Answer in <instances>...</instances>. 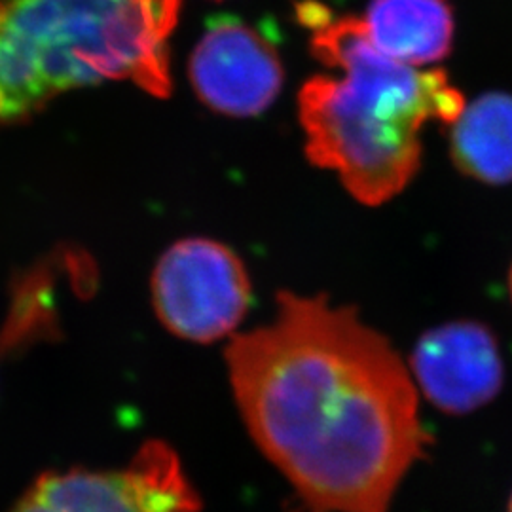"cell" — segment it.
<instances>
[{
    "mask_svg": "<svg viewBox=\"0 0 512 512\" xmlns=\"http://www.w3.org/2000/svg\"><path fill=\"white\" fill-rule=\"evenodd\" d=\"M450 128V156L463 175L486 184L512 183V95L484 93Z\"/></svg>",
    "mask_w": 512,
    "mask_h": 512,
    "instance_id": "9",
    "label": "cell"
},
{
    "mask_svg": "<svg viewBox=\"0 0 512 512\" xmlns=\"http://www.w3.org/2000/svg\"><path fill=\"white\" fill-rule=\"evenodd\" d=\"M509 512H512V497H511V503H509Z\"/></svg>",
    "mask_w": 512,
    "mask_h": 512,
    "instance_id": "11",
    "label": "cell"
},
{
    "mask_svg": "<svg viewBox=\"0 0 512 512\" xmlns=\"http://www.w3.org/2000/svg\"><path fill=\"white\" fill-rule=\"evenodd\" d=\"M408 368L423 397L454 416L494 401L505 378L494 332L476 321H452L427 330Z\"/></svg>",
    "mask_w": 512,
    "mask_h": 512,
    "instance_id": "7",
    "label": "cell"
},
{
    "mask_svg": "<svg viewBox=\"0 0 512 512\" xmlns=\"http://www.w3.org/2000/svg\"><path fill=\"white\" fill-rule=\"evenodd\" d=\"M202 499L179 456L147 442L126 469L42 476L14 512H200Z\"/></svg>",
    "mask_w": 512,
    "mask_h": 512,
    "instance_id": "5",
    "label": "cell"
},
{
    "mask_svg": "<svg viewBox=\"0 0 512 512\" xmlns=\"http://www.w3.org/2000/svg\"><path fill=\"white\" fill-rule=\"evenodd\" d=\"M188 78L205 107L230 118H253L272 107L285 69L274 44L255 27L222 18L196 44Z\"/></svg>",
    "mask_w": 512,
    "mask_h": 512,
    "instance_id": "6",
    "label": "cell"
},
{
    "mask_svg": "<svg viewBox=\"0 0 512 512\" xmlns=\"http://www.w3.org/2000/svg\"><path fill=\"white\" fill-rule=\"evenodd\" d=\"M152 304L175 336L213 344L230 336L251 304L247 268L230 247L205 238L181 239L158 260Z\"/></svg>",
    "mask_w": 512,
    "mask_h": 512,
    "instance_id": "4",
    "label": "cell"
},
{
    "mask_svg": "<svg viewBox=\"0 0 512 512\" xmlns=\"http://www.w3.org/2000/svg\"><path fill=\"white\" fill-rule=\"evenodd\" d=\"M181 0H0V126L109 80L167 97Z\"/></svg>",
    "mask_w": 512,
    "mask_h": 512,
    "instance_id": "3",
    "label": "cell"
},
{
    "mask_svg": "<svg viewBox=\"0 0 512 512\" xmlns=\"http://www.w3.org/2000/svg\"><path fill=\"white\" fill-rule=\"evenodd\" d=\"M363 23L382 54L408 67L439 63L452 52L456 21L448 0H370Z\"/></svg>",
    "mask_w": 512,
    "mask_h": 512,
    "instance_id": "8",
    "label": "cell"
},
{
    "mask_svg": "<svg viewBox=\"0 0 512 512\" xmlns=\"http://www.w3.org/2000/svg\"><path fill=\"white\" fill-rule=\"evenodd\" d=\"M509 291H511V298H512V268H511V274H509Z\"/></svg>",
    "mask_w": 512,
    "mask_h": 512,
    "instance_id": "10",
    "label": "cell"
},
{
    "mask_svg": "<svg viewBox=\"0 0 512 512\" xmlns=\"http://www.w3.org/2000/svg\"><path fill=\"white\" fill-rule=\"evenodd\" d=\"M311 54L342 76L317 74L298 93V116L311 164L334 171L357 202L382 205L401 194L421 165V129L452 126L463 93L440 69L420 71L382 54L363 18L332 19L308 2Z\"/></svg>",
    "mask_w": 512,
    "mask_h": 512,
    "instance_id": "2",
    "label": "cell"
},
{
    "mask_svg": "<svg viewBox=\"0 0 512 512\" xmlns=\"http://www.w3.org/2000/svg\"><path fill=\"white\" fill-rule=\"evenodd\" d=\"M226 365L296 511L391 512L429 437L410 368L385 336L321 296L281 293L274 321L238 334Z\"/></svg>",
    "mask_w": 512,
    "mask_h": 512,
    "instance_id": "1",
    "label": "cell"
}]
</instances>
